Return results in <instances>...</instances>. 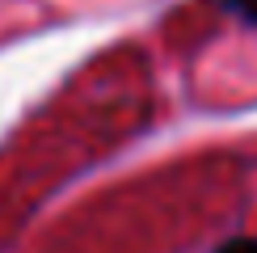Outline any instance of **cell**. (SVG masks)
<instances>
[{"label":"cell","instance_id":"1","mask_svg":"<svg viewBox=\"0 0 257 253\" xmlns=\"http://www.w3.org/2000/svg\"><path fill=\"white\" fill-rule=\"evenodd\" d=\"M228 17L244 21V26H257V0H215Z\"/></svg>","mask_w":257,"mask_h":253},{"label":"cell","instance_id":"2","mask_svg":"<svg viewBox=\"0 0 257 253\" xmlns=\"http://www.w3.org/2000/svg\"><path fill=\"white\" fill-rule=\"evenodd\" d=\"M215 253H257V236H236V240H223Z\"/></svg>","mask_w":257,"mask_h":253}]
</instances>
